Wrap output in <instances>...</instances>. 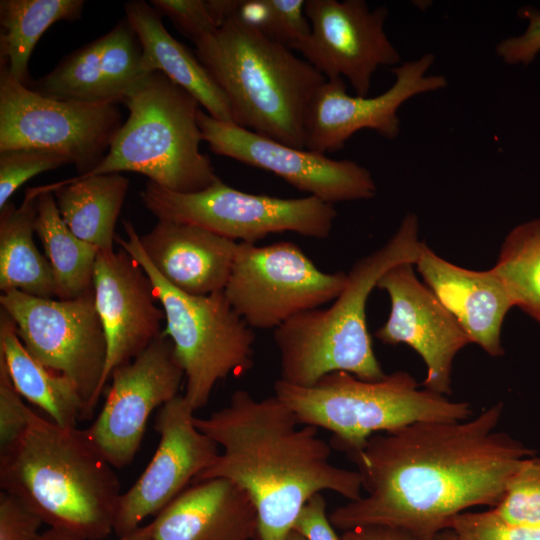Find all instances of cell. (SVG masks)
I'll use <instances>...</instances> for the list:
<instances>
[{
  "mask_svg": "<svg viewBox=\"0 0 540 540\" xmlns=\"http://www.w3.org/2000/svg\"><path fill=\"white\" fill-rule=\"evenodd\" d=\"M28 406L15 389L0 359V450L12 444L27 426Z\"/></svg>",
  "mask_w": 540,
  "mask_h": 540,
  "instance_id": "cell-35",
  "label": "cell"
},
{
  "mask_svg": "<svg viewBox=\"0 0 540 540\" xmlns=\"http://www.w3.org/2000/svg\"><path fill=\"white\" fill-rule=\"evenodd\" d=\"M139 241L156 271L194 296L224 291L238 247V242L200 226L173 221H158Z\"/></svg>",
  "mask_w": 540,
  "mask_h": 540,
  "instance_id": "cell-23",
  "label": "cell"
},
{
  "mask_svg": "<svg viewBox=\"0 0 540 540\" xmlns=\"http://www.w3.org/2000/svg\"><path fill=\"white\" fill-rule=\"evenodd\" d=\"M150 525L152 540H254L258 516L244 489L217 477L192 483Z\"/></svg>",
  "mask_w": 540,
  "mask_h": 540,
  "instance_id": "cell-22",
  "label": "cell"
},
{
  "mask_svg": "<svg viewBox=\"0 0 540 540\" xmlns=\"http://www.w3.org/2000/svg\"><path fill=\"white\" fill-rule=\"evenodd\" d=\"M196 427L223 448L192 483L226 478L244 489L258 516L257 540H286L304 504L328 490L359 499V472L333 465L331 445L302 425L275 395L257 400L243 389Z\"/></svg>",
  "mask_w": 540,
  "mask_h": 540,
  "instance_id": "cell-2",
  "label": "cell"
},
{
  "mask_svg": "<svg viewBox=\"0 0 540 540\" xmlns=\"http://www.w3.org/2000/svg\"><path fill=\"white\" fill-rule=\"evenodd\" d=\"M158 221L200 226L227 239L254 244L269 234L295 232L327 238L337 216L334 204L314 196L280 198L242 192L219 178L194 193H177L148 181L140 193Z\"/></svg>",
  "mask_w": 540,
  "mask_h": 540,
  "instance_id": "cell-9",
  "label": "cell"
},
{
  "mask_svg": "<svg viewBox=\"0 0 540 540\" xmlns=\"http://www.w3.org/2000/svg\"><path fill=\"white\" fill-rule=\"evenodd\" d=\"M150 4L162 16H167L176 29L193 43L219 27L206 0H152Z\"/></svg>",
  "mask_w": 540,
  "mask_h": 540,
  "instance_id": "cell-34",
  "label": "cell"
},
{
  "mask_svg": "<svg viewBox=\"0 0 540 540\" xmlns=\"http://www.w3.org/2000/svg\"><path fill=\"white\" fill-rule=\"evenodd\" d=\"M418 234V218L408 213L386 244L353 265L329 308L300 313L274 329L280 380L311 386L336 371L369 381L386 375L373 351L366 304L388 269L404 262L415 264L423 244Z\"/></svg>",
  "mask_w": 540,
  "mask_h": 540,
  "instance_id": "cell-4",
  "label": "cell"
},
{
  "mask_svg": "<svg viewBox=\"0 0 540 540\" xmlns=\"http://www.w3.org/2000/svg\"><path fill=\"white\" fill-rule=\"evenodd\" d=\"M273 24L270 39L293 49L310 35L304 0H271Z\"/></svg>",
  "mask_w": 540,
  "mask_h": 540,
  "instance_id": "cell-37",
  "label": "cell"
},
{
  "mask_svg": "<svg viewBox=\"0 0 540 540\" xmlns=\"http://www.w3.org/2000/svg\"><path fill=\"white\" fill-rule=\"evenodd\" d=\"M341 540H415L402 529L370 525L343 531Z\"/></svg>",
  "mask_w": 540,
  "mask_h": 540,
  "instance_id": "cell-40",
  "label": "cell"
},
{
  "mask_svg": "<svg viewBox=\"0 0 540 540\" xmlns=\"http://www.w3.org/2000/svg\"><path fill=\"white\" fill-rule=\"evenodd\" d=\"M37 192L28 188L19 207L8 202L0 209V289L41 297H57L48 259L35 245Z\"/></svg>",
  "mask_w": 540,
  "mask_h": 540,
  "instance_id": "cell-27",
  "label": "cell"
},
{
  "mask_svg": "<svg viewBox=\"0 0 540 540\" xmlns=\"http://www.w3.org/2000/svg\"><path fill=\"white\" fill-rule=\"evenodd\" d=\"M202 138L210 150L283 178L296 189L324 202L373 198L376 183L368 169L351 160L296 148L264 137L234 123L198 112Z\"/></svg>",
  "mask_w": 540,
  "mask_h": 540,
  "instance_id": "cell-13",
  "label": "cell"
},
{
  "mask_svg": "<svg viewBox=\"0 0 540 540\" xmlns=\"http://www.w3.org/2000/svg\"><path fill=\"white\" fill-rule=\"evenodd\" d=\"M292 530L305 540H341L326 512V501L322 493L313 495L299 512Z\"/></svg>",
  "mask_w": 540,
  "mask_h": 540,
  "instance_id": "cell-39",
  "label": "cell"
},
{
  "mask_svg": "<svg viewBox=\"0 0 540 540\" xmlns=\"http://www.w3.org/2000/svg\"><path fill=\"white\" fill-rule=\"evenodd\" d=\"M41 518L17 497L0 493V540H39Z\"/></svg>",
  "mask_w": 540,
  "mask_h": 540,
  "instance_id": "cell-36",
  "label": "cell"
},
{
  "mask_svg": "<svg viewBox=\"0 0 540 540\" xmlns=\"http://www.w3.org/2000/svg\"><path fill=\"white\" fill-rule=\"evenodd\" d=\"M433 540H459L456 536L455 532L451 529H445L441 532H439Z\"/></svg>",
  "mask_w": 540,
  "mask_h": 540,
  "instance_id": "cell-42",
  "label": "cell"
},
{
  "mask_svg": "<svg viewBox=\"0 0 540 540\" xmlns=\"http://www.w3.org/2000/svg\"><path fill=\"white\" fill-rule=\"evenodd\" d=\"M450 528L459 540H540V526H509L490 510L463 512L452 520Z\"/></svg>",
  "mask_w": 540,
  "mask_h": 540,
  "instance_id": "cell-33",
  "label": "cell"
},
{
  "mask_svg": "<svg viewBox=\"0 0 540 540\" xmlns=\"http://www.w3.org/2000/svg\"><path fill=\"white\" fill-rule=\"evenodd\" d=\"M142 46L128 19L64 57L28 87L53 99L82 103L123 102L145 73Z\"/></svg>",
  "mask_w": 540,
  "mask_h": 540,
  "instance_id": "cell-20",
  "label": "cell"
},
{
  "mask_svg": "<svg viewBox=\"0 0 540 540\" xmlns=\"http://www.w3.org/2000/svg\"><path fill=\"white\" fill-rule=\"evenodd\" d=\"M490 511L509 526H540V456L522 461L508 479L502 499Z\"/></svg>",
  "mask_w": 540,
  "mask_h": 540,
  "instance_id": "cell-31",
  "label": "cell"
},
{
  "mask_svg": "<svg viewBox=\"0 0 540 540\" xmlns=\"http://www.w3.org/2000/svg\"><path fill=\"white\" fill-rule=\"evenodd\" d=\"M286 540H305V539L300 534L292 530Z\"/></svg>",
  "mask_w": 540,
  "mask_h": 540,
  "instance_id": "cell-43",
  "label": "cell"
},
{
  "mask_svg": "<svg viewBox=\"0 0 540 540\" xmlns=\"http://www.w3.org/2000/svg\"><path fill=\"white\" fill-rule=\"evenodd\" d=\"M419 387L406 371L386 374L375 381L336 371L311 386L278 379L274 383V395L301 425L331 432V447L348 456L360 450L375 433L416 422H452L471 417L467 402L452 401Z\"/></svg>",
  "mask_w": 540,
  "mask_h": 540,
  "instance_id": "cell-7",
  "label": "cell"
},
{
  "mask_svg": "<svg viewBox=\"0 0 540 540\" xmlns=\"http://www.w3.org/2000/svg\"><path fill=\"white\" fill-rule=\"evenodd\" d=\"M0 305L13 319L29 353L49 370L68 378L85 403V419L102 395L107 343L93 292L55 300L18 290L2 292Z\"/></svg>",
  "mask_w": 540,
  "mask_h": 540,
  "instance_id": "cell-10",
  "label": "cell"
},
{
  "mask_svg": "<svg viewBox=\"0 0 540 540\" xmlns=\"http://www.w3.org/2000/svg\"><path fill=\"white\" fill-rule=\"evenodd\" d=\"M195 54L226 95L234 123L305 148L312 98L326 80L292 49L233 20L196 41Z\"/></svg>",
  "mask_w": 540,
  "mask_h": 540,
  "instance_id": "cell-5",
  "label": "cell"
},
{
  "mask_svg": "<svg viewBox=\"0 0 540 540\" xmlns=\"http://www.w3.org/2000/svg\"><path fill=\"white\" fill-rule=\"evenodd\" d=\"M87 429L62 427L28 407L27 426L0 450V487L49 528L89 540L114 531L122 493Z\"/></svg>",
  "mask_w": 540,
  "mask_h": 540,
  "instance_id": "cell-3",
  "label": "cell"
},
{
  "mask_svg": "<svg viewBox=\"0 0 540 540\" xmlns=\"http://www.w3.org/2000/svg\"><path fill=\"white\" fill-rule=\"evenodd\" d=\"M311 31L292 50L302 54L327 80L346 78L366 97L375 71L401 62L384 25L388 10L370 9L364 0H306Z\"/></svg>",
  "mask_w": 540,
  "mask_h": 540,
  "instance_id": "cell-14",
  "label": "cell"
},
{
  "mask_svg": "<svg viewBox=\"0 0 540 540\" xmlns=\"http://www.w3.org/2000/svg\"><path fill=\"white\" fill-rule=\"evenodd\" d=\"M67 164H72L69 158L45 149L16 148L0 152V209L30 178Z\"/></svg>",
  "mask_w": 540,
  "mask_h": 540,
  "instance_id": "cell-32",
  "label": "cell"
},
{
  "mask_svg": "<svg viewBox=\"0 0 540 540\" xmlns=\"http://www.w3.org/2000/svg\"><path fill=\"white\" fill-rule=\"evenodd\" d=\"M414 265L470 342L492 357L502 356L501 328L513 304L493 269L460 267L438 256L425 242Z\"/></svg>",
  "mask_w": 540,
  "mask_h": 540,
  "instance_id": "cell-21",
  "label": "cell"
},
{
  "mask_svg": "<svg viewBox=\"0 0 540 540\" xmlns=\"http://www.w3.org/2000/svg\"><path fill=\"white\" fill-rule=\"evenodd\" d=\"M124 9L142 46L143 71L162 72L192 94L210 116L234 123L226 95L195 52L171 36L162 15L143 0L129 1Z\"/></svg>",
  "mask_w": 540,
  "mask_h": 540,
  "instance_id": "cell-24",
  "label": "cell"
},
{
  "mask_svg": "<svg viewBox=\"0 0 540 540\" xmlns=\"http://www.w3.org/2000/svg\"><path fill=\"white\" fill-rule=\"evenodd\" d=\"M127 240L115 242L129 253L149 276L164 310L162 334L174 346L185 374L186 401L194 411L205 407L216 383L239 376L253 366V329L235 312L224 291L204 296L181 292L169 284L144 253L133 224L125 220Z\"/></svg>",
  "mask_w": 540,
  "mask_h": 540,
  "instance_id": "cell-8",
  "label": "cell"
},
{
  "mask_svg": "<svg viewBox=\"0 0 540 540\" xmlns=\"http://www.w3.org/2000/svg\"><path fill=\"white\" fill-rule=\"evenodd\" d=\"M503 408L498 402L467 420L416 422L371 436L348 455L367 495L335 508L334 528L388 526L433 540L468 509L495 507L535 453L497 430Z\"/></svg>",
  "mask_w": 540,
  "mask_h": 540,
  "instance_id": "cell-1",
  "label": "cell"
},
{
  "mask_svg": "<svg viewBox=\"0 0 540 540\" xmlns=\"http://www.w3.org/2000/svg\"><path fill=\"white\" fill-rule=\"evenodd\" d=\"M93 294L107 343L103 392L112 372L134 359L162 333L165 321L152 282L125 250L98 252Z\"/></svg>",
  "mask_w": 540,
  "mask_h": 540,
  "instance_id": "cell-19",
  "label": "cell"
},
{
  "mask_svg": "<svg viewBox=\"0 0 540 540\" xmlns=\"http://www.w3.org/2000/svg\"><path fill=\"white\" fill-rule=\"evenodd\" d=\"M39 540H89L71 533L49 528L41 533ZM117 540H152V529L150 523L140 526L133 532L119 537Z\"/></svg>",
  "mask_w": 540,
  "mask_h": 540,
  "instance_id": "cell-41",
  "label": "cell"
},
{
  "mask_svg": "<svg viewBox=\"0 0 540 540\" xmlns=\"http://www.w3.org/2000/svg\"><path fill=\"white\" fill-rule=\"evenodd\" d=\"M52 191L61 218L81 240L113 252L115 226L129 187L121 173L73 177L43 186Z\"/></svg>",
  "mask_w": 540,
  "mask_h": 540,
  "instance_id": "cell-25",
  "label": "cell"
},
{
  "mask_svg": "<svg viewBox=\"0 0 540 540\" xmlns=\"http://www.w3.org/2000/svg\"><path fill=\"white\" fill-rule=\"evenodd\" d=\"M0 359L22 398L42 409L54 423L77 427L85 419V403L72 381L55 373L26 349L9 314L0 310Z\"/></svg>",
  "mask_w": 540,
  "mask_h": 540,
  "instance_id": "cell-26",
  "label": "cell"
},
{
  "mask_svg": "<svg viewBox=\"0 0 540 540\" xmlns=\"http://www.w3.org/2000/svg\"><path fill=\"white\" fill-rule=\"evenodd\" d=\"M432 53L391 69L395 80L375 97L352 96L343 78L325 80L315 92L305 123V149L321 154L341 150L358 131L370 129L393 140L400 133L399 108L410 98L445 88L443 75L430 74Z\"/></svg>",
  "mask_w": 540,
  "mask_h": 540,
  "instance_id": "cell-16",
  "label": "cell"
},
{
  "mask_svg": "<svg viewBox=\"0 0 540 540\" xmlns=\"http://www.w3.org/2000/svg\"><path fill=\"white\" fill-rule=\"evenodd\" d=\"M116 103H82L45 97L0 66V152L38 148L70 159L79 176L106 156L121 127Z\"/></svg>",
  "mask_w": 540,
  "mask_h": 540,
  "instance_id": "cell-11",
  "label": "cell"
},
{
  "mask_svg": "<svg viewBox=\"0 0 540 540\" xmlns=\"http://www.w3.org/2000/svg\"><path fill=\"white\" fill-rule=\"evenodd\" d=\"M413 265L397 264L378 280L376 287L388 294L391 309L375 336L384 344L403 343L413 348L427 368L423 388L450 395L453 360L471 342L432 291L418 280Z\"/></svg>",
  "mask_w": 540,
  "mask_h": 540,
  "instance_id": "cell-18",
  "label": "cell"
},
{
  "mask_svg": "<svg viewBox=\"0 0 540 540\" xmlns=\"http://www.w3.org/2000/svg\"><path fill=\"white\" fill-rule=\"evenodd\" d=\"M35 190L34 228L53 272L57 298L69 300L92 293L99 249L72 233L60 216L52 191L43 186Z\"/></svg>",
  "mask_w": 540,
  "mask_h": 540,
  "instance_id": "cell-28",
  "label": "cell"
},
{
  "mask_svg": "<svg viewBox=\"0 0 540 540\" xmlns=\"http://www.w3.org/2000/svg\"><path fill=\"white\" fill-rule=\"evenodd\" d=\"M83 0H1L0 66L28 85V64L46 30L59 21L81 18Z\"/></svg>",
  "mask_w": 540,
  "mask_h": 540,
  "instance_id": "cell-29",
  "label": "cell"
},
{
  "mask_svg": "<svg viewBox=\"0 0 540 540\" xmlns=\"http://www.w3.org/2000/svg\"><path fill=\"white\" fill-rule=\"evenodd\" d=\"M347 274L321 271L295 243L238 242L225 296L252 329H276L292 317L334 300Z\"/></svg>",
  "mask_w": 540,
  "mask_h": 540,
  "instance_id": "cell-12",
  "label": "cell"
},
{
  "mask_svg": "<svg viewBox=\"0 0 540 540\" xmlns=\"http://www.w3.org/2000/svg\"><path fill=\"white\" fill-rule=\"evenodd\" d=\"M194 410L179 394L164 404L154 422L158 447L138 480L121 495L114 532L123 537L156 516L217 458L218 444L194 423Z\"/></svg>",
  "mask_w": 540,
  "mask_h": 540,
  "instance_id": "cell-17",
  "label": "cell"
},
{
  "mask_svg": "<svg viewBox=\"0 0 540 540\" xmlns=\"http://www.w3.org/2000/svg\"><path fill=\"white\" fill-rule=\"evenodd\" d=\"M492 269L513 306L540 323V219L524 222L508 233Z\"/></svg>",
  "mask_w": 540,
  "mask_h": 540,
  "instance_id": "cell-30",
  "label": "cell"
},
{
  "mask_svg": "<svg viewBox=\"0 0 540 540\" xmlns=\"http://www.w3.org/2000/svg\"><path fill=\"white\" fill-rule=\"evenodd\" d=\"M521 12L528 20L525 32L507 37L495 46L496 55L510 65H527L540 52V12L532 7H525Z\"/></svg>",
  "mask_w": 540,
  "mask_h": 540,
  "instance_id": "cell-38",
  "label": "cell"
},
{
  "mask_svg": "<svg viewBox=\"0 0 540 540\" xmlns=\"http://www.w3.org/2000/svg\"><path fill=\"white\" fill-rule=\"evenodd\" d=\"M129 115L99 165L86 175L134 172L177 193H194L219 177L200 151L199 102L160 71L143 76L124 98Z\"/></svg>",
  "mask_w": 540,
  "mask_h": 540,
  "instance_id": "cell-6",
  "label": "cell"
},
{
  "mask_svg": "<svg viewBox=\"0 0 540 540\" xmlns=\"http://www.w3.org/2000/svg\"><path fill=\"white\" fill-rule=\"evenodd\" d=\"M184 378L173 343L162 333L112 372L105 403L87 430L113 467L131 464L150 415L179 395Z\"/></svg>",
  "mask_w": 540,
  "mask_h": 540,
  "instance_id": "cell-15",
  "label": "cell"
}]
</instances>
